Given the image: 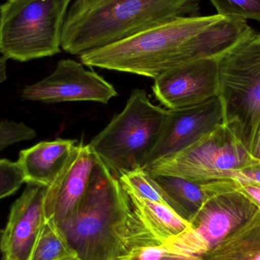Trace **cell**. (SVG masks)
<instances>
[{
    "mask_svg": "<svg viewBox=\"0 0 260 260\" xmlns=\"http://www.w3.org/2000/svg\"><path fill=\"white\" fill-rule=\"evenodd\" d=\"M254 33L247 20L222 17L185 43L174 68L198 59H220Z\"/></svg>",
    "mask_w": 260,
    "mask_h": 260,
    "instance_id": "14",
    "label": "cell"
},
{
    "mask_svg": "<svg viewBox=\"0 0 260 260\" xmlns=\"http://www.w3.org/2000/svg\"><path fill=\"white\" fill-rule=\"evenodd\" d=\"M30 260H79L57 224L47 220L35 244Z\"/></svg>",
    "mask_w": 260,
    "mask_h": 260,
    "instance_id": "19",
    "label": "cell"
},
{
    "mask_svg": "<svg viewBox=\"0 0 260 260\" xmlns=\"http://www.w3.org/2000/svg\"><path fill=\"white\" fill-rule=\"evenodd\" d=\"M200 0H91L70 9L61 48L81 56L151 27L183 17L198 16Z\"/></svg>",
    "mask_w": 260,
    "mask_h": 260,
    "instance_id": "2",
    "label": "cell"
},
{
    "mask_svg": "<svg viewBox=\"0 0 260 260\" xmlns=\"http://www.w3.org/2000/svg\"><path fill=\"white\" fill-rule=\"evenodd\" d=\"M77 144L74 139H57L21 150L18 163L25 183L50 186L62 172Z\"/></svg>",
    "mask_w": 260,
    "mask_h": 260,
    "instance_id": "16",
    "label": "cell"
},
{
    "mask_svg": "<svg viewBox=\"0 0 260 260\" xmlns=\"http://www.w3.org/2000/svg\"><path fill=\"white\" fill-rule=\"evenodd\" d=\"M250 152L225 124L186 149L143 168L148 174L206 182L231 179L232 172L254 161Z\"/></svg>",
    "mask_w": 260,
    "mask_h": 260,
    "instance_id": "8",
    "label": "cell"
},
{
    "mask_svg": "<svg viewBox=\"0 0 260 260\" xmlns=\"http://www.w3.org/2000/svg\"><path fill=\"white\" fill-rule=\"evenodd\" d=\"M36 137V131L22 122H0V152L14 144Z\"/></svg>",
    "mask_w": 260,
    "mask_h": 260,
    "instance_id": "23",
    "label": "cell"
},
{
    "mask_svg": "<svg viewBox=\"0 0 260 260\" xmlns=\"http://www.w3.org/2000/svg\"><path fill=\"white\" fill-rule=\"evenodd\" d=\"M224 124V109L218 95L193 106L167 110L161 133L145 168L186 149Z\"/></svg>",
    "mask_w": 260,
    "mask_h": 260,
    "instance_id": "10",
    "label": "cell"
},
{
    "mask_svg": "<svg viewBox=\"0 0 260 260\" xmlns=\"http://www.w3.org/2000/svg\"><path fill=\"white\" fill-rule=\"evenodd\" d=\"M153 92L168 109L206 102L219 92V58L198 59L171 69L154 79Z\"/></svg>",
    "mask_w": 260,
    "mask_h": 260,
    "instance_id": "11",
    "label": "cell"
},
{
    "mask_svg": "<svg viewBox=\"0 0 260 260\" xmlns=\"http://www.w3.org/2000/svg\"><path fill=\"white\" fill-rule=\"evenodd\" d=\"M57 225L79 260H118L136 247L158 246L133 212L120 180L99 157L77 209Z\"/></svg>",
    "mask_w": 260,
    "mask_h": 260,
    "instance_id": "1",
    "label": "cell"
},
{
    "mask_svg": "<svg viewBox=\"0 0 260 260\" xmlns=\"http://www.w3.org/2000/svg\"><path fill=\"white\" fill-rule=\"evenodd\" d=\"M119 180L124 187L133 191L139 197L166 205L175 212L172 202L143 168L127 173Z\"/></svg>",
    "mask_w": 260,
    "mask_h": 260,
    "instance_id": "20",
    "label": "cell"
},
{
    "mask_svg": "<svg viewBox=\"0 0 260 260\" xmlns=\"http://www.w3.org/2000/svg\"><path fill=\"white\" fill-rule=\"evenodd\" d=\"M221 15L183 17L136 34L79 56L89 67L155 79L174 68L185 43L222 18Z\"/></svg>",
    "mask_w": 260,
    "mask_h": 260,
    "instance_id": "3",
    "label": "cell"
},
{
    "mask_svg": "<svg viewBox=\"0 0 260 260\" xmlns=\"http://www.w3.org/2000/svg\"><path fill=\"white\" fill-rule=\"evenodd\" d=\"M198 260H260V215L239 234Z\"/></svg>",
    "mask_w": 260,
    "mask_h": 260,
    "instance_id": "18",
    "label": "cell"
},
{
    "mask_svg": "<svg viewBox=\"0 0 260 260\" xmlns=\"http://www.w3.org/2000/svg\"><path fill=\"white\" fill-rule=\"evenodd\" d=\"M97 159L89 145L77 144L62 172L47 188V220L58 224L74 213L88 189Z\"/></svg>",
    "mask_w": 260,
    "mask_h": 260,
    "instance_id": "13",
    "label": "cell"
},
{
    "mask_svg": "<svg viewBox=\"0 0 260 260\" xmlns=\"http://www.w3.org/2000/svg\"><path fill=\"white\" fill-rule=\"evenodd\" d=\"M21 97L43 103L92 102L107 105L117 95L112 85L82 62L61 59L45 79L24 87Z\"/></svg>",
    "mask_w": 260,
    "mask_h": 260,
    "instance_id": "9",
    "label": "cell"
},
{
    "mask_svg": "<svg viewBox=\"0 0 260 260\" xmlns=\"http://www.w3.org/2000/svg\"><path fill=\"white\" fill-rule=\"evenodd\" d=\"M230 178L238 182L260 185V160H254L244 168L233 171L231 174Z\"/></svg>",
    "mask_w": 260,
    "mask_h": 260,
    "instance_id": "25",
    "label": "cell"
},
{
    "mask_svg": "<svg viewBox=\"0 0 260 260\" xmlns=\"http://www.w3.org/2000/svg\"><path fill=\"white\" fill-rule=\"evenodd\" d=\"M123 188L129 196L133 212L157 245H163L170 238L180 235L189 227L188 221L166 205L142 198Z\"/></svg>",
    "mask_w": 260,
    "mask_h": 260,
    "instance_id": "17",
    "label": "cell"
},
{
    "mask_svg": "<svg viewBox=\"0 0 260 260\" xmlns=\"http://www.w3.org/2000/svg\"><path fill=\"white\" fill-rule=\"evenodd\" d=\"M167 110L150 102L145 90L132 91L124 109L88 144L117 178L146 165L166 117Z\"/></svg>",
    "mask_w": 260,
    "mask_h": 260,
    "instance_id": "4",
    "label": "cell"
},
{
    "mask_svg": "<svg viewBox=\"0 0 260 260\" xmlns=\"http://www.w3.org/2000/svg\"><path fill=\"white\" fill-rule=\"evenodd\" d=\"M72 0H6L0 6V53L27 62L59 53Z\"/></svg>",
    "mask_w": 260,
    "mask_h": 260,
    "instance_id": "5",
    "label": "cell"
},
{
    "mask_svg": "<svg viewBox=\"0 0 260 260\" xmlns=\"http://www.w3.org/2000/svg\"><path fill=\"white\" fill-rule=\"evenodd\" d=\"M149 174L172 202L176 213L189 223L209 198L238 189V182L232 179L197 182L177 176Z\"/></svg>",
    "mask_w": 260,
    "mask_h": 260,
    "instance_id": "15",
    "label": "cell"
},
{
    "mask_svg": "<svg viewBox=\"0 0 260 260\" xmlns=\"http://www.w3.org/2000/svg\"><path fill=\"white\" fill-rule=\"evenodd\" d=\"M7 79V59L4 56L0 57V84Z\"/></svg>",
    "mask_w": 260,
    "mask_h": 260,
    "instance_id": "28",
    "label": "cell"
},
{
    "mask_svg": "<svg viewBox=\"0 0 260 260\" xmlns=\"http://www.w3.org/2000/svg\"><path fill=\"white\" fill-rule=\"evenodd\" d=\"M218 15L260 22V0H210Z\"/></svg>",
    "mask_w": 260,
    "mask_h": 260,
    "instance_id": "21",
    "label": "cell"
},
{
    "mask_svg": "<svg viewBox=\"0 0 260 260\" xmlns=\"http://www.w3.org/2000/svg\"><path fill=\"white\" fill-rule=\"evenodd\" d=\"M47 186L26 183L9 213L0 238L3 260H30L40 233L47 221L44 199Z\"/></svg>",
    "mask_w": 260,
    "mask_h": 260,
    "instance_id": "12",
    "label": "cell"
},
{
    "mask_svg": "<svg viewBox=\"0 0 260 260\" xmlns=\"http://www.w3.org/2000/svg\"><path fill=\"white\" fill-rule=\"evenodd\" d=\"M90 1H91V0H73L70 9H79V8L82 7V6H85V4L89 3Z\"/></svg>",
    "mask_w": 260,
    "mask_h": 260,
    "instance_id": "29",
    "label": "cell"
},
{
    "mask_svg": "<svg viewBox=\"0 0 260 260\" xmlns=\"http://www.w3.org/2000/svg\"><path fill=\"white\" fill-rule=\"evenodd\" d=\"M260 209L238 189L209 198L189 221V227L163 244L170 252L201 257L248 227Z\"/></svg>",
    "mask_w": 260,
    "mask_h": 260,
    "instance_id": "7",
    "label": "cell"
},
{
    "mask_svg": "<svg viewBox=\"0 0 260 260\" xmlns=\"http://www.w3.org/2000/svg\"><path fill=\"white\" fill-rule=\"evenodd\" d=\"M249 152L254 160H260V120L253 133Z\"/></svg>",
    "mask_w": 260,
    "mask_h": 260,
    "instance_id": "27",
    "label": "cell"
},
{
    "mask_svg": "<svg viewBox=\"0 0 260 260\" xmlns=\"http://www.w3.org/2000/svg\"><path fill=\"white\" fill-rule=\"evenodd\" d=\"M192 256H183L170 252L161 246L136 247L118 260H198Z\"/></svg>",
    "mask_w": 260,
    "mask_h": 260,
    "instance_id": "24",
    "label": "cell"
},
{
    "mask_svg": "<svg viewBox=\"0 0 260 260\" xmlns=\"http://www.w3.org/2000/svg\"><path fill=\"white\" fill-rule=\"evenodd\" d=\"M24 183V173L18 161L0 159V200L13 195Z\"/></svg>",
    "mask_w": 260,
    "mask_h": 260,
    "instance_id": "22",
    "label": "cell"
},
{
    "mask_svg": "<svg viewBox=\"0 0 260 260\" xmlns=\"http://www.w3.org/2000/svg\"><path fill=\"white\" fill-rule=\"evenodd\" d=\"M218 96L224 124L249 151L260 120V33L220 58Z\"/></svg>",
    "mask_w": 260,
    "mask_h": 260,
    "instance_id": "6",
    "label": "cell"
},
{
    "mask_svg": "<svg viewBox=\"0 0 260 260\" xmlns=\"http://www.w3.org/2000/svg\"><path fill=\"white\" fill-rule=\"evenodd\" d=\"M238 190L245 194L260 209V185L256 183L238 182Z\"/></svg>",
    "mask_w": 260,
    "mask_h": 260,
    "instance_id": "26",
    "label": "cell"
}]
</instances>
